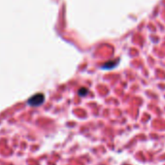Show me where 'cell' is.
I'll list each match as a JSON object with an SVG mask.
<instances>
[{"mask_svg":"<svg viewBox=\"0 0 165 165\" xmlns=\"http://www.w3.org/2000/svg\"><path fill=\"white\" fill-rule=\"evenodd\" d=\"M44 101H45V96H44V94H42V93H36L35 95H33L32 97H30V98L28 99L27 103H28V105H30V106L37 107V106H40V105L42 104Z\"/></svg>","mask_w":165,"mask_h":165,"instance_id":"obj_1","label":"cell"}]
</instances>
